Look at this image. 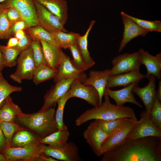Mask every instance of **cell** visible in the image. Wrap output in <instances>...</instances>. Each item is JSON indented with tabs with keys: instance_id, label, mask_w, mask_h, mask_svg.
Listing matches in <instances>:
<instances>
[{
	"instance_id": "40",
	"label": "cell",
	"mask_w": 161,
	"mask_h": 161,
	"mask_svg": "<svg viewBox=\"0 0 161 161\" xmlns=\"http://www.w3.org/2000/svg\"><path fill=\"white\" fill-rule=\"evenodd\" d=\"M152 122L161 130V103L156 97L150 114Z\"/></svg>"
},
{
	"instance_id": "21",
	"label": "cell",
	"mask_w": 161,
	"mask_h": 161,
	"mask_svg": "<svg viewBox=\"0 0 161 161\" xmlns=\"http://www.w3.org/2000/svg\"><path fill=\"white\" fill-rule=\"evenodd\" d=\"M144 78H146V75L142 74L140 70L110 75L106 87L126 86L133 83L138 84L141 79Z\"/></svg>"
},
{
	"instance_id": "25",
	"label": "cell",
	"mask_w": 161,
	"mask_h": 161,
	"mask_svg": "<svg viewBox=\"0 0 161 161\" xmlns=\"http://www.w3.org/2000/svg\"><path fill=\"white\" fill-rule=\"evenodd\" d=\"M22 112L18 105L9 96L0 106V121L15 122L17 115Z\"/></svg>"
},
{
	"instance_id": "7",
	"label": "cell",
	"mask_w": 161,
	"mask_h": 161,
	"mask_svg": "<svg viewBox=\"0 0 161 161\" xmlns=\"http://www.w3.org/2000/svg\"><path fill=\"white\" fill-rule=\"evenodd\" d=\"M140 57L139 50L132 53H125L116 56L111 61L112 67L110 75L140 70Z\"/></svg>"
},
{
	"instance_id": "48",
	"label": "cell",
	"mask_w": 161,
	"mask_h": 161,
	"mask_svg": "<svg viewBox=\"0 0 161 161\" xmlns=\"http://www.w3.org/2000/svg\"><path fill=\"white\" fill-rule=\"evenodd\" d=\"M1 45L0 44V71L1 72L5 67V66L4 58L1 51Z\"/></svg>"
},
{
	"instance_id": "15",
	"label": "cell",
	"mask_w": 161,
	"mask_h": 161,
	"mask_svg": "<svg viewBox=\"0 0 161 161\" xmlns=\"http://www.w3.org/2000/svg\"><path fill=\"white\" fill-rule=\"evenodd\" d=\"M156 77L152 75H149L148 78L149 82L145 86L140 87L136 84L132 88L131 92L136 94L141 99L143 103L145 110L148 116L153 105L156 97Z\"/></svg>"
},
{
	"instance_id": "41",
	"label": "cell",
	"mask_w": 161,
	"mask_h": 161,
	"mask_svg": "<svg viewBox=\"0 0 161 161\" xmlns=\"http://www.w3.org/2000/svg\"><path fill=\"white\" fill-rule=\"evenodd\" d=\"M6 14L7 18L11 24L22 19L19 12L13 7L6 8Z\"/></svg>"
},
{
	"instance_id": "10",
	"label": "cell",
	"mask_w": 161,
	"mask_h": 161,
	"mask_svg": "<svg viewBox=\"0 0 161 161\" xmlns=\"http://www.w3.org/2000/svg\"><path fill=\"white\" fill-rule=\"evenodd\" d=\"M43 152L57 160L64 161H80L78 149L72 141L67 142L61 147H52L42 144Z\"/></svg>"
},
{
	"instance_id": "33",
	"label": "cell",
	"mask_w": 161,
	"mask_h": 161,
	"mask_svg": "<svg viewBox=\"0 0 161 161\" xmlns=\"http://www.w3.org/2000/svg\"><path fill=\"white\" fill-rule=\"evenodd\" d=\"M22 89L21 87L13 86L9 84L0 71V106L1 103L11 94L14 92H20Z\"/></svg>"
},
{
	"instance_id": "50",
	"label": "cell",
	"mask_w": 161,
	"mask_h": 161,
	"mask_svg": "<svg viewBox=\"0 0 161 161\" xmlns=\"http://www.w3.org/2000/svg\"><path fill=\"white\" fill-rule=\"evenodd\" d=\"M0 161H7L4 155L1 153H0Z\"/></svg>"
},
{
	"instance_id": "49",
	"label": "cell",
	"mask_w": 161,
	"mask_h": 161,
	"mask_svg": "<svg viewBox=\"0 0 161 161\" xmlns=\"http://www.w3.org/2000/svg\"><path fill=\"white\" fill-rule=\"evenodd\" d=\"M156 97L161 101V81L159 80L158 82V89L156 91Z\"/></svg>"
},
{
	"instance_id": "11",
	"label": "cell",
	"mask_w": 161,
	"mask_h": 161,
	"mask_svg": "<svg viewBox=\"0 0 161 161\" xmlns=\"http://www.w3.org/2000/svg\"><path fill=\"white\" fill-rule=\"evenodd\" d=\"M34 2L38 25L50 33L58 31L68 32L64 25L55 16L43 5Z\"/></svg>"
},
{
	"instance_id": "4",
	"label": "cell",
	"mask_w": 161,
	"mask_h": 161,
	"mask_svg": "<svg viewBox=\"0 0 161 161\" xmlns=\"http://www.w3.org/2000/svg\"><path fill=\"white\" fill-rule=\"evenodd\" d=\"M141 120V118L138 120L124 118L120 124L108 136L103 143L101 147L102 155L104 152L115 148L125 142L131 131Z\"/></svg>"
},
{
	"instance_id": "5",
	"label": "cell",
	"mask_w": 161,
	"mask_h": 161,
	"mask_svg": "<svg viewBox=\"0 0 161 161\" xmlns=\"http://www.w3.org/2000/svg\"><path fill=\"white\" fill-rule=\"evenodd\" d=\"M16 65L15 72L10 75L12 80L20 83L22 80L32 79L36 66L31 47L21 52L17 59Z\"/></svg>"
},
{
	"instance_id": "24",
	"label": "cell",
	"mask_w": 161,
	"mask_h": 161,
	"mask_svg": "<svg viewBox=\"0 0 161 161\" xmlns=\"http://www.w3.org/2000/svg\"><path fill=\"white\" fill-rule=\"evenodd\" d=\"M70 135L68 127L64 123L61 129L58 130L44 137L39 138L38 143L47 144L52 147H60L68 142Z\"/></svg>"
},
{
	"instance_id": "44",
	"label": "cell",
	"mask_w": 161,
	"mask_h": 161,
	"mask_svg": "<svg viewBox=\"0 0 161 161\" xmlns=\"http://www.w3.org/2000/svg\"><path fill=\"white\" fill-rule=\"evenodd\" d=\"M7 147L6 142L0 126V153L2 154Z\"/></svg>"
},
{
	"instance_id": "43",
	"label": "cell",
	"mask_w": 161,
	"mask_h": 161,
	"mask_svg": "<svg viewBox=\"0 0 161 161\" xmlns=\"http://www.w3.org/2000/svg\"><path fill=\"white\" fill-rule=\"evenodd\" d=\"M29 27L27 23L22 19H21L14 24H11L10 34L11 36H13L14 34L17 31L23 30H24Z\"/></svg>"
},
{
	"instance_id": "26",
	"label": "cell",
	"mask_w": 161,
	"mask_h": 161,
	"mask_svg": "<svg viewBox=\"0 0 161 161\" xmlns=\"http://www.w3.org/2000/svg\"><path fill=\"white\" fill-rule=\"evenodd\" d=\"M39 138L30 131L24 128L14 134L11 140L10 146L21 147L38 143Z\"/></svg>"
},
{
	"instance_id": "45",
	"label": "cell",
	"mask_w": 161,
	"mask_h": 161,
	"mask_svg": "<svg viewBox=\"0 0 161 161\" xmlns=\"http://www.w3.org/2000/svg\"><path fill=\"white\" fill-rule=\"evenodd\" d=\"M36 161H59L53 157L49 156L43 152L40 156H39Z\"/></svg>"
},
{
	"instance_id": "17",
	"label": "cell",
	"mask_w": 161,
	"mask_h": 161,
	"mask_svg": "<svg viewBox=\"0 0 161 161\" xmlns=\"http://www.w3.org/2000/svg\"><path fill=\"white\" fill-rule=\"evenodd\" d=\"M121 15L124 26V31L123 38L118 49L119 52L132 39L139 36L145 37L149 32L140 27L131 18L123 15Z\"/></svg>"
},
{
	"instance_id": "22",
	"label": "cell",
	"mask_w": 161,
	"mask_h": 161,
	"mask_svg": "<svg viewBox=\"0 0 161 161\" xmlns=\"http://www.w3.org/2000/svg\"><path fill=\"white\" fill-rule=\"evenodd\" d=\"M44 6L65 25L68 18V5L66 0H33Z\"/></svg>"
},
{
	"instance_id": "46",
	"label": "cell",
	"mask_w": 161,
	"mask_h": 161,
	"mask_svg": "<svg viewBox=\"0 0 161 161\" xmlns=\"http://www.w3.org/2000/svg\"><path fill=\"white\" fill-rule=\"evenodd\" d=\"M18 40L15 37H10L5 46H3L5 48H10L16 46L17 44Z\"/></svg>"
},
{
	"instance_id": "27",
	"label": "cell",
	"mask_w": 161,
	"mask_h": 161,
	"mask_svg": "<svg viewBox=\"0 0 161 161\" xmlns=\"http://www.w3.org/2000/svg\"><path fill=\"white\" fill-rule=\"evenodd\" d=\"M56 45L62 49H66L77 43L80 36L78 33L58 31L51 33Z\"/></svg>"
},
{
	"instance_id": "8",
	"label": "cell",
	"mask_w": 161,
	"mask_h": 161,
	"mask_svg": "<svg viewBox=\"0 0 161 161\" xmlns=\"http://www.w3.org/2000/svg\"><path fill=\"white\" fill-rule=\"evenodd\" d=\"M140 117L141 121L132 129L125 141L149 136H154L161 138V130L152 122L145 109L142 111Z\"/></svg>"
},
{
	"instance_id": "20",
	"label": "cell",
	"mask_w": 161,
	"mask_h": 161,
	"mask_svg": "<svg viewBox=\"0 0 161 161\" xmlns=\"http://www.w3.org/2000/svg\"><path fill=\"white\" fill-rule=\"evenodd\" d=\"M140 62L141 64L144 65L147 69L146 78L149 75H154L158 80L161 78V52L154 56L150 54L147 50L140 48Z\"/></svg>"
},
{
	"instance_id": "19",
	"label": "cell",
	"mask_w": 161,
	"mask_h": 161,
	"mask_svg": "<svg viewBox=\"0 0 161 161\" xmlns=\"http://www.w3.org/2000/svg\"><path fill=\"white\" fill-rule=\"evenodd\" d=\"M136 84L138 83H132L122 89L117 90H111L110 88L106 87L103 95H107L112 99L118 106H123L126 103H130L142 108V106L136 100L131 92L132 88Z\"/></svg>"
},
{
	"instance_id": "47",
	"label": "cell",
	"mask_w": 161,
	"mask_h": 161,
	"mask_svg": "<svg viewBox=\"0 0 161 161\" xmlns=\"http://www.w3.org/2000/svg\"><path fill=\"white\" fill-rule=\"evenodd\" d=\"M25 33L24 30H20L17 31L13 36L19 40L22 38L25 35Z\"/></svg>"
},
{
	"instance_id": "3",
	"label": "cell",
	"mask_w": 161,
	"mask_h": 161,
	"mask_svg": "<svg viewBox=\"0 0 161 161\" xmlns=\"http://www.w3.org/2000/svg\"><path fill=\"white\" fill-rule=\"evenodd\" d=\"M55 112L54 107L30 114L22 112L17 115L16 120L41 138L59 130L55 119Z\"/></svg>"
},
{
	"instance_id": "14",
	"label": "cell",
	"mask_w": 161,
	"mask_h": 161,
	"mask_svg": "<svg viewBox=\"0 0 161 161\" xmlns=\"http://www.w3.org/2000/svg\"><path fill=\"white\" fill-rule=\"evenodd\" d=\"M83 136L94 153L98 157L102 155L101 145L108 135L99 127L96 120L89 124Z\"/></svg>"
},
{
	"instance_id": "38",
	"label": "cell",
	"mask_w": 161,
	"mask_h": 161,
	"mask_svg": "<svg viewBox=\"0 0 161 161\" xmlns=\"http://www.w3.org/2000/svg\"><path fill=\"white\" fill-rule=\"evenodd\" d=\"M124 118H118L111 120H96L100 129L108 135L111 134L120 124Z\"/></svg>"
},
{
	"instance_id": "34",
	"label": "cell",
	"mask_w": 161,
	"mask_h": 161,
	"mask_svg": "<svg viewBox=\"0 0 161 161\" xmlns=\"http://www.w3.org/2000/svg\"><path fill=\"white\" fill-rule=\"evenodd\" d=\"M69 49L71 53L72 57V60H71V61L75 67L83 71L89 68L83 59L77 43L70 46Z\"/></svg>"
},
{
	"instance_id": "31",
	"label": "cell",
	"mask_w": 161,
	"mask_h": 161,
	"mask_svg": "<svg viewBox=\"0 0 161 161\" xmlns=\"http://www.w3.org/2000/svg\"><path fill=\"white\" fill-rule=\"evenodd\" d=\"M0 126L6 142L7 147L10 146L11 140L14 134L24 129L15 122L0 121Z\"/></svg>"
},
{
	"instance_id": "2",
	"label": "cell",
	"mask_w": 161,
	"mask_h": 161,
	"mask_svg": "<svg viewBox=\"0 0 161 161\" xmlns=\"http://www.w3.org/2000/svg\"><path fill=\"white\" fill-rule=\"evenodd\" d=\"M105 100L101 105L86 110L76 119V125L79 126L92 120H111L120 118L137 119L133 109L124 106H118L112 103L110 97L103 95Z\"/></svg>"
},
{
	"instance_id": "13",
	"label": "cell",
	"mask_w": 161,
	"mask_h": 161,
	"mask_svg": "<svg viewBox=\"0 0 161 161\" xmlns=\"http://www.w3.org/2000/svg\"><path fill=\"white\" fill-rule=\"evenodd\" d=\"M76 78L64 79L55 82L44 97L43 105L39 111L48 110L54 106L58 100L69 90L73 81Z\"/></svg>"
},
{
	"instance_id": "1",
	"label": "cell",
	"mask_w": 161,
	"mask_h": 161,
	"mask_svg": "<svg viewBox=\"0 0 161 161\" xmlns=\"http://www.w3.org/2000/svg\"><path fill=\"white\" fill-rule=\"evenodd\" d=\"M102 155L101 161H161V138L149 136L125 141Z\"/></svg>"
},
{
	"instance_id": "6",
	"label": "cell",
	"mask_w": 161,
	"mask_h": 161,
	"mask_svg": "<svg viewBox=\"0 0 161 161\" xmlns=\"http://www.w3.org/2000/svg\"><path fill=\"white\" fill-rule=\"evenodd\" d=\"M43 152L42 144L38 143L24 147H7L2 154L7 161H35Z\"/></svg>"
},
{
	"instance_id": "51",
	"label": "cell",
	"mask_w": 161,
	"mask_h": 161,
	"mask_svg": "<svg viewBox=\"0 0 161 161\" xmlns=\"http://www.w3.org/2000/svg\"><path fill=\"white\" fill-rule=\"evenodd\" d=\"M5 0H0V3H1L3 2Z\"/></svg>"
},
{
	"instance_id": "42",
	"label": "cell",
	"mask_w": 161,
	"mask_h": 161,
	"mask_svg": "<svg viewBox=\"0 0 161 161\" xmlns=\"http://www.w3.org/2000/svg\"><path fill=\"white\" fill-rule=\"evenodd\" d=\"M32 40L30 37L27 33L21 38L18 40L17 45L14 47L21 51L31 47Z\"/></svg>"
},
{
	"instance_id": "29",
	"label": "cell",
	"mask_w": 161,
	"mask_h": 161,
	"mask_svg": "<svg viewBox=\"0 0 161 161\" xmlns=\"http://www.w3.org/2000/svg\"><path fill=\"white\" fill-rule=\"evenodd\" d=\"M57 72V69H52L47 65L40 64L36 66L33 76V81L36 85H38L53 78Z\"/></svg>"
},
{
	"instance_id": "16",
	"label": "cell",
	"mask_w": 161,
	"mask_h": 161,
	"mask_svg": "<svg viewBox=\"0 0 161 161\" xmlns=\"http://www.w3.org/2000/svg\"><path fill=\"white\" fill-rule=\"evenodd\" d=\"M57 69V73L53 78L55 82L71 78L78 79L82 82L87 77L84 71L78 69L73 65L69 57L65 54Z\"/></svg>"
},
{
	"instance_id": "18",
	"label": "cell",
	"mask_w": 161,
	"mask_h": 161,
	"mask_svg": "<svg viewBox=\"0 0 161 161\" xmlns=\"http://www.w3.org/2000/svg\"><path fill=\"white\" fill-rule=\"evenodd\" d=\"M110 69H107L102 71L92 70L87 77L82 81L83 84L91 85L98 92L100 105L102 103L103 97L110 76Z\"/></svg>"
},
{
	"instance_id": "35",
	"label": "cell",
	"mask_w": 161,
	"mask_h": 161,
	"mask_svg": "<svg viewBox=\"0 0 161 161\" xmlns=\"http://www.w3.org/2000/svg\"><path fill=\"white\" fill-rule=\"evenodd\" d=\"M11 24L6 14V8L0 3V39H7L11 37Z\"/></svg>"
},
{
	"instance_id": "23",
	"label": "cell",
	"mask_w": 161,
	"mask_h": 161,
	"mask_svg": "<svg viewBox=\"0 0 161 161\" xmlns=\"http://www.w3.org/2000/svg\"><path fill=\"white\" fill-rule=\"evenodd\" d=\"M45 58L48 66L54 69H57L65 53L58 46L43 40L40 41Z\"/></svg>"
},
{
	"instance_id": "30",
	"label": "cell",
	"mask_w": 161,
	"mask_h": 161,
	"mask_svg": "<svg viewBox=\"0 0 161 161\" xmlns=\"http://www.w3.org/2000/svg\"><path fill=\"white\" fill-rule=\"evenodd\" d=\"M32 40H43L49 43L56 45L51 33L38 25L29 27L24 30Z\"/></svg>"
},
{
	"instance_id": "12",
	"label": "cell",
	"mask_w": 161,
	"mask_h": 161,
	"mask_svg": "<svg viewBox=\"0 0 161 161\" xmlns=\"http://www.w3.org/2000/svg\"><path fill=\"white\" fill-rule=\"evenodd\" d=\"M1 3L6 8L17 10L29 27L38 25L33 0H5Z\"/></svg>"
},
{
	"instance_id": "36",
	"label": "cell",
	"mask_w": 161,
	"mask_h": 161,
	"mask_svg": "<svg viewBox=\"0 0 161 161\" xmlns=\"http://www.w3.org/2000/svg\"><path fill=\"white\" fill-rule=\"evenodd\" d=\"M1 49L4 58L5 67L16 66L17 57L21 51L14 47L7 48L1 45Z\"/></svg>"
},
{
	"instance_id": "32",
	"label": "cell",
	"mask_w": 161,
	"mask_h": 161,
	"mask_svg": "<svg viewBox=\"0 0 161 161\" xmlns=\"http://www.w3.org/2000/svg\"><path fill=\"white\" fill-rule=\"evenodd\" d=\"M121 14L131 18L140 27L148 32H161V22L159 20L150 21L140 19L130 16L123 12H121Z\"/></svg>"
},
{
	"instance_id": "37",
	"label": "cell",
	"mask_w": 161,
	"mask_h": 161,
	"mask_svg": "<svg viewBox=\"0 0 161 161\" xmlns=\"http://www.w3.org/2000/svg\"><path fill=\"white\" fill-rule=\"evenodd\" d=\"M31 47L32 51L33 58L35 66H37L41 64L48 65L40 41L32 40Z\"/></svg>"
},
{
	"instance_id": "39",
	"label": "cell",
	"mask_w": 161,
	"mask_h": 161,
	"mask_svg": "<svg viewBox=\"0 0 161 161\" xmlns=\"http://www.w3.org/2000/svg\"><path fill=\"white\" fill-rule=\"evenodd\" d=\"M69 99L67 92L57 102L58 107L55 112V119L59 130L62 129L64 124L63 118L64 108L67 101Z\"/></svg>"
},
{
	"instance_id": "28",
	"label": "cell",
	"mask_w": 161,
	"mask_h": 161,
	"mask_svg": "<svg viewBox=\"0 0 161 161\" xmlns=\"http://www.w3.org/2000/svg\"><path fill=\"white\" fill-rule=\"evenodd\" d=\"M95 21L92 20L84 35H80L78 39L77 43L85 61L89 68L95 64V62L91 57L88 50V38L89 33L93 27Z\"/></svg>"
},
{
	"instance_id": "9",
	"label": "cell",
	"mask_w": 161,
	"mask_h": 161,
	"mask_svg": "<svg viewBox=\"0 0 161 161\" xmlns=\"http://www.w3.org/2000/svg\"><path fill=\"white\" fill-rule=\"evenodd\" d=\"M67 93L69 99L81 98L94 107L100 105L99 95L96 89L91 85L83 83L78 79L72 82Z\"/></svg>"
}]
</instances>
